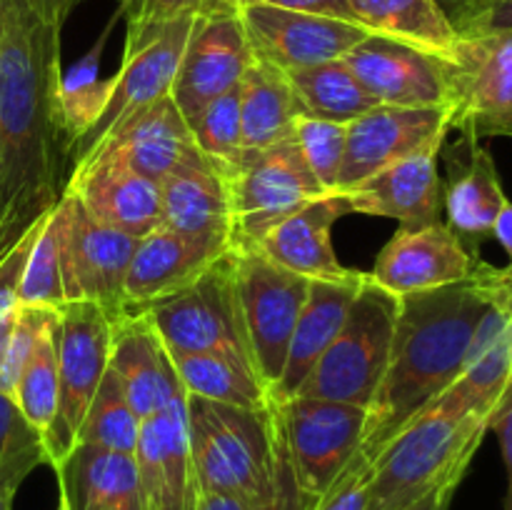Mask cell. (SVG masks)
I'll use <instances>...</instances> for the list:
<instances>
[{"label": "cell", "instance_id": "6da1fadb", "mask_svg": "<svg viewBox=\"0 0 512 510\" xmlns=\"http://www.w3.org/2000/svg\"><path fill=\"white\" fill-rule=\"evenodd\" d=\"M60 75V28L25 0H0V260L65 195Z\"/></svg>", "mask_w": 512, "mask_h": 510}, {"label": "cell", "instance_id": "7a4b0ae2", "mask_svg": "<svg viewBox=\"0 0 512 510\" xmlns=\"http://www.w3.org/2000/svg\"><path fill=\"white\" fill-rule=\"evenodd\" d=\"M490 298L485 260L460 283L400 298L388 368L365 418L360 450L370 460L458 378Z\"/></svg>", "mask_w": 512, "mask_h": 510}, {"label": "cell", "instance_id": "3957f363", "mask_svg": "<svg viewBox=\"0 0 512 510\" xmlns=\"http://www.w3.org/2000/svg\"><path fill=\"white\" fill-rule=\"evenodd\" d=\"M490 423L430 403L373 458L370 510H418L453 498Z\"/></svg>", "mask_w": 512, "mask_h": 510}, {"label": "cell", "instance_id": "277c9868", "mask_svg": "<svg viewBox=\"0 0 512 510\" xmlns=\"http://www.w3.org/2000/svg\"><path fill=\"white\" fill-rule=\"evenodd\" d=\"M198 493H228L255 508L275 490L278 430L273 410H248L185 395Z\"/></svg>", "mask_w": 512, "mask_h": 510}, {"label": "cell", "instance_id": "5b68a950", "mask_svg": "<svg viewBox=\"0 0 512 510\" xmlns=\"http://www.w3.org/2000/svg\"><path fill=\"white\" fill-rule=\"evenodd\" d=\"M400 298L365 275L343 328L295 395L368 408L383 380L393 345Z\"/></svg>", "mask_w": 512, "mask_h": 510}, {"label": "cell", "instance_id": "8992f818", "mask_svg": "<svg viewBox=\"0 0 512 510\" xmlns=\"http://www.w3.org/2000/svg\"><path fill=\"white\" fill-rule=\"evenodd\" d=\"M128 310H138L150 320L170 355L223 353L255 365L240 318L230 250L185 288Z\"/></svg>", "mask_w": 512, "mask_h": 510}, {"label": "cell", "instance_id": "52a82bcc", "mask_svg": "<svg viewBox=\"0 0 512 510\" xmlns=\"http://www.w3.org/2000/svg\"><path fill=\"white\" fill-rule=\"evenodd\" d=\"M230 270L255 368L273 395L310 280L280 268L255 245H233Z\"/></svg>", "mask_w": 512, "mask_h": 510}, {"label": "cell", "instance_id": "ba28073f", "mask_svg": "<svg viewBox=\"0 0 512 510\" xmlns=\"http://www.w3.org/2000/svg\"><path fill=\"white\" fill-rule=\"evenodd\" d=\"M223 173L233 208V245H258L280 220L328 195L293 138L270 148L243 150Z\"/></svg>", "mask_w": 512, "mask_h": 510}, {"label": "cell", "instance_id": "9c48e42d", "mask_svg": "<svg viewBox=\"0 0 512 510\" xmlns=\"http://www.w3.org/2000/svg\"><path fill=\"white\" fill-rule=\"evenodd\" d=\"M195 20L198 18H180L125 33L123 65L118 73L110 75V95L105 110L95 120L93 128L83 135V140L75 145L73 168L98 153L105 140L113 138L115 130L128 123L135 113L170 95Z\"/></svg>", "mask_w": 512, "mask_h": 510}, {"label": "cell", "instance_id": "30bf717a", "mask_svg": "<svg viewBox=\"0 0 512 510\" xmlns=\"http://www.w3.org/2000/svg\"><path fill=\"white\" fill-rule=\"evenodd\" d=\"M273 405L295 480L318 500L363 445L368 408L303 395Z\"/></svg>", "mask_w": 512, "mask_h": 510}, {"label": "cell", "instance_id": "8fae6325", "mask_svg": "<svg viewBox=\"0 0 512 510\" xmlns=\"http://www.w3.org/2000/svg\"><path fill=\"white\" fill-rule=\"evenodd\" d=\"M445 60L450 130L512 138V33L458 38Z\"/></svg>", "mask_w": 512, "mask_h": 510}, {"label": "cell", "instance_id": "7c38bea8", "mask_svg": "<svg viewBox=\"0 0 512 510\" xmlns=\"http://www.w3.org/2000/svg\"><path fill=\"white\" fill-rule=\"evenodd\" d=\"M60 375L58 448L53 468L58 470L78 443V430L90 400L110 368L113 315L88 300H68L55 310Z\"/></svg>", "mask_w": 512, "mask_h": 510}, {"label": "cell", "instance_id": "4fadbf2b", "mask_svg": "<svg viewBox=\"0 0 512 510\" xmlns=\"http://www.w3.org/2000/svg\"><path fill=\"white\" fill-rule=\"evenodd\" d=\"M235 8L250 53L283 73L345 58L355 45L373 35L353 20L298 13L263 3H235Z\"/></svg>", "mask_w": 512, "mask_h": 510}, {"label": "cell", "instance_id": "5bb4252c", "mask_svg": "<svg viewBox=\"0 0 512 510\" xmlns=\"http://www.w3.org/2000/svg\"><path fill=\"white\" fill-rule=\"evenodd\" d=\"M60 208L68 300H88L115 318L125 310V275L138 238L85 215L70 195L60 198Z\"/></svg>", "mask_w": 512, "mask_h": 510}, {"label": "cell", "instance_id": "9a60e30c", "mask_svg": "<svg viewBox=\"0 0 512 510\" xmlns=\"http://www.w3.org/2000/svg\"><path fill=\"white\" fill-rule=\"evenodd\" d=\"M448 133V108L375 105L373 110L348 123V143L335 193L355 188L388 165L420 153L428 145L445 143Z\"/></svg>", "mask_w": 512, "mask_h": 510}, {"label": "cell", "instance_id": "2e32d148", "mask_svg": "<svg viewBox=\"0 0 512 510\" xmlns=\"http://www.w3.org/2000/svg\"><path fill=\"white\" fill-rule=\"evenodd\" d=\"M250 58L253 53L238 18V8L195 20L170 88V98L188 125L213 100L238 88Z\"/></svg>", "mask_w": 512, "mask_h": 510}, {"label": "cell", "instance_id": "e0dca14e", "mask_svg": "<svg viewBox=\"0 0 512 510\" xmlns=\"http://www.w3.org/2000/svg\"><path fill=\"white\" fill-rule=\"evenodd\" d=\"M488 283L493 298L475 328L463 370L433 403L493 423L512 388V290L495 280L493 265H488Z\"/></svg>", "mask_w": 512, "mask_h": 510}, {"label": "cell", "instance_id": "ac0fdd59", "mask_svg": "<svg viewBox=\"0 0 512 510\" xmlns=\"http://www.w3.org/2000/svg\"><path fill=\"white\" fill-rule=\"evenodd\" d=\"M480 263L453 230L438 220L425 228H398L375 258L370 280L388 293L413 295L470 278Z\"/></svg>", "mask_w": 512, "mask_h": 510}, {"label": "cell", "instance_id": "d6986e66", "mask_svg": "<svg viewBox=\"0 0 512 510\" xmlns=\"http://www.w3.org/2000/svg\"><path fill=\"white\" fill-rule=\"evenodd\" d=\"M343 60L380 105L448 108V73L438 55L383 35H368Z\"/></svg>", "mask_w": 512, "mask_h": 510}, {"label": "cell", "instance_id": "ffe728a7", "mask_svg": "<svg viewBox=\"0 0 512 510\" xmlns=\"http://www.w3.org/2000/svg\"><path fill=\"white\" fill-rule=\"evenodd\" d=\"M133 455L145 508L195 510L198 483L190 455L185 398L173 400L163 410L143 418Z\"/></svg>", "mask_w": 512, "mask_h": 510}, {"label": "cell", "instance_id": "44dd1931", "mask_svg": "<svg viewBox=\"0 0 512 510\" xmlns=\"http://www.w3.org/2000/svg\"><path fill=\"white\" fill-rule=\"evenodd\" d=\"M443 145H428L340 193L350 213L398 220L400 228H425L443 220V175L438 168Z\"/></svg>", "mask_w": 512, "mask_h": 510}, {"label": "cell", "instance_id": "7402d4cb", "mask_svg": "<svg viewBox=\"0 0 512 510\" xmlns=\"http://www.w3.org/2000/svg\"><path fill=\"white\" fill-rule=\"evenodd\" d=\"M65 195L85 215L143 238L160 225V183L135 173L113 155H95L70 173Z\"/></svg>", "mask_w": 512, "mask_h": 510}, {"label": "cell", "instance_id": "603a6c76", "mask_svg": "<svg viewBox=\"0 0 512 510\" xmlns=\"http://www.w3.org/2000/svg\"><path fill=\"white\" fill-rule=\"evenodd\" d=\"M448 178L443 180L445 225L478 253L480 243L493 238V225L508 203L498 165L490 150L473 135H460L445 150Z\"/></svg>", "mask_w": 512, "mask_h": 510}, {"label": "cell", "instance_id": "cb8c5ba5", "mask_svg": "<svg viewBox=\"0 0 512 510\" xmlns=\"http://www.w3.org/2000/svg\"><path fill=\"white\" fill-rule=\"evenodd\" d=\"M230 250L225 240L193 238L168 225H155L138 238L128 275H125V310L140 308L193 283Z\"/></svg>", "mask_w": 512, "mask_h": 510}, {"label": "cell", "instance_id": "d4e9b609", "mask_svg": "<svg viewBox=\"0 0 512 510\" xmlns=\"http://www.w3.org/2000/svg\"><path fill=\"white\" fill-rule=\"evenodd\" d=\"M110 368L120 378L130 405L140 418H148L173 400L185 398L168 348L150 320L138 310H123L113 318Z\"/></svg>", "mask_w": 512, "mask_h": 510}, {"label": "cell", "instance_id": "484cf974", "mask_svg": "<svg viewBox=\"0 0 512 510\" xmlns=\"http://www.w3.org/2000/svg\"><path fill=\"white\" fill-rule=\"evenodd\" d=\"M345 213L350 210L343 195L328 193L280 220L255 248L280 268L308 280H348L358 270L345 268L333 248V225Z\"/></svg>", "mask_w": 512, "mask_h": 510}, {"label": "cell", "instance_id": "4316f807", "mask_svg": "<svg viewBox=\"0 0 512 510\" xmlns=\"http://www.w3.org/2000/svg\"><path fill=\"white\" fill-rule=\"evenodd\" d=\"M160 223L183 235L233 245V208L223 168L198 150L160 180Z\"/></svg>", "mask_w": 512, "mask_h": 510}, {"label": "cell", "instance_id": "83f0119b", "mask_svg": "<svg viewBox=\"0 0 512 510\" xmlns=\"http://www.w3.org/2000/svg\"><path fill=\"white\" fill-rule=\"evenodd\" d=\"M198 153L188 120L170 95L135 113L95 155H113L135 173L160 183L183 160ZM90 155V158H95ZM88 158V160H90ZM85 160V163H88ZM83 165V163H80ZM75 170V168H73Z\"/></svg>", "mask_w": 512, "mask_h": 510}, {"label": "cell", "instance_id": "f1b7e54d", "mask_svg": "<svg viewBox=\"0 0 512 510\" xmlns=\"http://www.w3.org/2000/svg\"><path fill=\"white\" fill-rule=\"evenodd\" d=\"M365 275L368 273L358 270L348 280H310L308 298H305L303 310L295 320L293 335H290L283 375L273 390V403L293 398L305 375L328 350V345L333 343L348 318V310Z\"/></svg>", "mask_w": 512, "mask_h": 510}, {"label": "cell", "instance_id": "f546056e", "mask_svg": "<svg viewBox=\"0 0 512 510\" xmlns=\"http://www.w3.org/2000/svg\"><path fill=\"white\" fill-rule=\"evenodd\" d=\"M55 473L70 510H148L133 453L78 443Z\"/></svg>", "mask_w": 512, "mask_h": 510}, {"label": "cell", "instance_id": "4dcf8cb0", "mask_svg": "<svg viewBox=\"0 0 512 510\" xmlns=\"http://www.w3.org/2000/svg\"><path fill=\"white\" fill-rule=\"evenodd\" d=\"M238 90L245 150L270 148L293 138V125L303 108L283 70L253 55Z\"/></svg>", "mask_w": 512, "mask_h": 510}, {"label": "cell", "instance_id": "1f68e13d", "mask_svg": "<svg viewBox=\"0 0 512 510\" xmlns=\"http://www.w3.org/2000/svg\"><path fill=\"white\" fill-rule=\"evenodd\" d=\"M350 13L368 33L400 40L413 48L450 58L458 30L435 0H348Z\"/></svg>", "mask_w": 512, "mask_h": 510}, {"label": "cell", "instance_id": "d6a6232c", "mask_svg": "<svg viewBox=\"0 0 512 510\" xmlns=\"http://www.w3.org/2000/svg\"><path fill=\"white\" fill-rule=\"evenodd\" d=\"M185 395L248 410H273V395L253 363L223 353L170 355Z\"/></svg>", "mask_w": 512, "mask_h": 510}, {"label": "cell", "instance_id": "836d02e7", "mask_svg": "<svg viewBox=\"0 0 512 510\" xmlns=\"http://www.w3.org/2000/svg\"><path fill=\"white\" fill-rule=\"evenodd\" d=\"M13 400L20 413L28 418L40 433L48 453V465H53L58 448L60 420V375H58V340H55V313L45 323L33 355L13 390Z\"/></svg>", "mask_w": 512, "mask_h": 510}, {"label": "cell", "instance_id": "e575fe53", "mask_svg": "<svg viewBox=\"0 0 512 510\" xmlns=\"http://www.w3.org/2000/svg\"><path fill=\"white\" fill-rule=\"evenodd\" d=\"M285 75H288L290 85L298 95L303 113L313 115V118L353 123L355 118L380 105L355 78L343 58L290 70Z\"/></svg>", "mask_w": 512, "mask_h": 510}, {"label": "cell", "instance_id": "d590c367", "mask_svg": "<svg viewBox=\"0 0 512 510\" xmlns=\"http://www.w3.org/2000/svg\"><path fill=\"white\" fill-rule=\"evenodd\" d=\"M118 18V15H115ZM115 18L110 20L108 28L98 38V43L88 50V55L78 60L70 70L60 75L58 85V118L60 128H63L65 140H68L70 163H73L75 145L83 140L105 110L110 95V78H100V53L108 40L110 28H113Z\"/></svg>", "mask_w": 512, "mask_h": 510}, {"label": "cell", "instance_id": "8d00e7d4", "mask_svg": "<svg viewBox=\"0 0 512 510\" xmlns=\"http://www.w3.org/2000/svg\"><path fill=\"white\" fill-rule=\"evenodd\" d=\"M68 303L63 270V208L60 200L40 225L18 283V305L58 310Z\"/></svg>", "mask_w": 512, "mask_h": 510}, {"label": "cell", "instance_id": "74e56055", "mask_svg": "<svg viewBox=\"0 0 512 510\" xmlns=\"http://www.w3.org/2000/svg\"><path fill=\"white\" fill-rule=\"evenodd\" d=\"M140 423H143V418L130 405L123 383L115 375V370L108 368L88 410H85V418L78 430V443L120 450V453H135Z\"/></svg>", "mask_w": 512, "mask_h": 510}, {"label": "cell", "instance_id": "f35d334b", "mask_svg": "<svg viewBox=\"0 0 512 510\" xmlns=\"http://www.w3.org/2000/svg\"><path fill=\"white\" fill-rule=\"evenodd\" d=\"M48 463L45 443L15 400L0 393V488L18 493L38 465Z\"/></svg>", "mask_w": 512, "mask_h": 510}, {"label": "cell", "instance_id": "ab89813d", "mask_svg": "<svg viewBox=\"0 0 512 510\" xmlns=\"http://www.w3.org/2000/svg\"><path fill=\"white\" fill-rule=\"evenodd\" d=\"M195 148L220 168H228L243 155V120H240V90L233 88L208 105L190 123Z\"/></svg>", "mask_w": 512, "mask_h": 510}, {"label": "cell", "instance_id": "60d3db41", "mask_svg": "<svg viewBox=\"0 0 512 510\" xmlns=\"http://www.w3.org/2000/svg\"><path fill=\"white\" fill-rule=\"evenodd\" d=\"M293 140L310 173L328 193H335L345 158V143H348V123H333L303 113L293 125Z\"/></svg>", "mask_w": 512, "mask_h": 510}, {"label": "cell", "instance_id": "b9f144b4", "mask_svg": "<svg viewBox=\"0 0 512 510\" xmlns=\"http://www.w3.org/2000/svg\"><path fill=\"white\" fill-rule=\"evenodd\" d=\"M233 8L235 0H120L118 15L125 20V33H135L150 25L180 18H203Z\"/></svg>", "mask_w": 512, "mask_h": 510}, {"label": "cell", "instance_id": "7bdbcfd3", "mask_svg": "<svg viewBox=\"0 0 512 510\" xmlns=\"http://www.w3.org/2000/svg\"><path fill=\"white\" fill-rule=\"evenodd\" d=\"M53 313L55 310L25 308V305L18 308V318H15L13 333H10L8 350H5V358L0 363V393L13 398L15 385H18L20 375H23L30 355H33L35 343H38L40 333H43L45 323H48Z\"/></svg>", "mask_w": 512, "mask_h": 510}, {"label": "cell", "instance_id": "ee69618b", "mask_svg": "<svg viewBox=\"0 0 512 510\" xmlns=\"http://www.w3.org/2000/svg\"><path fill=\"white\" fill-rule=\"evenodd\" d=\"M370 478L373 460L358 450L348 468L315 500L310 510H370Z\"/></svg>", "mask_w": 512, "mask_h": 510}, {"label": "cell", "instance_id": "f6af8a7d", "mask_svg": "<svg viewBox=\"0 0 512 510\" xmlns=\"http://www.w3.org/2000/svg\"><path fill=\"white\" fill-rule=\"evenodd\" d=\"M455 30L460 38L512 33V0H478Z\"/></svg>", "mask_w": 512, "mask_h": 510}, {"label": "cell", "instance_id": "bcb514c9", "mask_svg": "<svg viewBox=\"0 0 512 510\" xmlns=\"http://www.w3.org/2000/svg\"><path fill=\"white\" fill-rule=\"evenodd\" d=\"M275 413V405H273ZM275 430H278V423H275ZM315 498H310L308 493H303L295 480L293 468H290L288 453H285L283 438H280L278 430V468H275V490L273 498L265 505H260L258 510H310L313 508Z\"/></svg>", "mask_w": 512, "mask_h": 510}, {"label": "cell", "instance_id": "7dc6e473", "mask_svg": "<svg viewBox=\"0 0 512 510\" xmlns=\"http://www.w3.org/2000/svg\"><path fill=\"white\" fill-rule=\"evenodd\" d=\"M235 3H263V5H275V8H283V10H298V13L353 20L348 0H235Z\"/></svg>", "mask_w": 512, "mask_h": 510}, {"label": "cell", "instance_id": "c3c4849f", "mask_svg": "<svg viewBox=\"0 0 512 510\" xmlns=\"http://www.w3.org/2000/svg\"><path fill=\"white\" fill-rule=\"evenodd\" d=\"M490 430H495V435H498L500 450H503L505 473H508V490H505L503 510H512V388L508 390L505 403L500 405V410L495 413Z\"/></svg>", "mask_w": 512, "mask_h": 510}, {"label": "cell", "instance_id": "681fc988", "mask_svg": "<svg viewBox=\"0 0 512 510\" xmlns=\"http://www.w3.org/2000/svg\"><path fill=\"white\" fill-rule=\"evenodd\" d=\"M83 3L85 0H25V5H28L38 18H43L45 23L55 25V28L60 30H63L65 20L70 18V13Z\"/></svg>", "mask_w": 512, "mask_h": 510}, {"label": "cell", "instance_id": "f907efd6", "mask_svg": "<svg viewBox=\"0 0 512 510\" xmlns=\"http://www.w3.org/2000/svg\"><path fill=\"white\" fill-rule=\"evenodd\" d=\"M195 510H258L248 500L228 493H198Z\"/></svg>", "mask_w": 512, "mask_h": 510}, {"label": "cell", "instance_id": "816d5d0a", "mask_svg": "<svg viewBox=\"0 0 512 510\" xmlns=\"http://www.w3.org/2000/svg\"><path fill=\"white\" fill-rule=\"evenodd\" d=\"M493 238L498 240L500 245H503V250L508 253V258L512 263V203H510V200L505 203V208L500 210L498 220H495Z\"/></svg>", "mask_w": 512, "mask_h": 510}, {"label": "cell", "instance_id": "f5cc1de1", "mask_svg": "<svg viewBox=\"0 0 512 510\" xmlns=\"http://www.w3.org/2000/svg\"><path fill=\"white\" fill-rule=\"evenodd\" d=\"M435 3L440 5V10H443L445 15H448V20L455 25L460 23V20L465 18V15L473 10V5L478 3V0H435Z\"/></svg>", "mask_w": 512, "mask_h": 510}, {"label": "cell", "instance_id": "db71d44e", "mask_svg": "<svg viewBox=\"0 0 512 510\" xmlns=\"http://www.w3.org/2000/svg\"><path fill=\"white\" fill-rule=\"evenodd\" d=\"M493 275H495V280H498L500 285H505V288H512V263L505 265V268H495V265H493Z\"/></svg>", "mask_w": 512, "mask_h": 510}, {"label": "cell", "instance_id": "11a10c76", "mask_svg": "<svg viewBox=\"0 0 512 510\" xmlns=\"http://www.w3.org/2000/svg\"><path fill=\"white\" fill-rule=\"evenodd\" d=\"M450 503H453V498H435L420 505L418 510H450Z\"/></svg>", "mask_w": 512, "mask_h": 510}, {"label": "cell", "instance_id": "9f6ffc18", "mask_svg": "<svg viewBox=\"0 0 512 510\" xmlns=\"http://www.w3.org/2000/svg\"><path fill=\"white\" fill-rule=\"evenodd\" d=\"M13 495L10 490L0 488V510H13Z\"/></svg>", "mask_w": 512, "mask_h": 510}, {"label": "cell", "instance_id": "6f0895ef", "mask_svg": "<svg viewBox=\"0 0 512 510\" xmlns=\"http://www.w3.org/2000/svg\"><path fill=\"white\" fill-rule=\"evenodd\" d=\"M58 510H70V503H68V498H65V493H60V503H58Z\"/></svg>", "mask_w": 512, "mask_h": 510}]
</instances>
